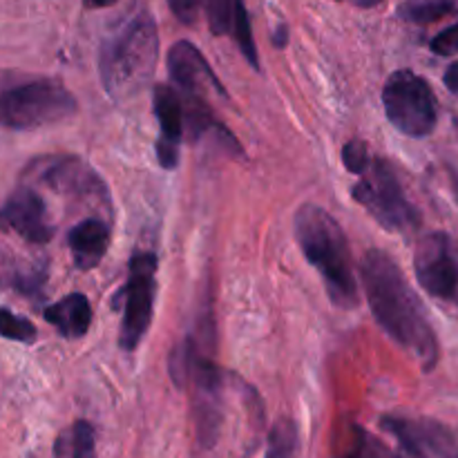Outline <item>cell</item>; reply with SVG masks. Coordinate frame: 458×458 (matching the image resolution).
<instances>
[{
  "label": "cell",
  "mask_w": 458,
  "mask_h": 458,
  "mask_svg": "<svg viewBox=\"0 0 458 458\" xmlns=\"http://www.w3.org/2000/svg\"><path fill=\"white\" fill-rule=\"evenodd\" d=\"M452 12H454V4L447 3V0H441V3L407 4V7L401 9V16L411 22H420V25H425V22H434Z\"/></svg>",
  "instance_id": "cell-20"
},
{
  "label": "cell",
  "mask_w": 458,
  "mask_h": 458,
  "mask_svg": "<svg viewBox=\"0 0 458 458\" xmlns=\"http://www.w3.org/2000/svg\"><path fill=\"white\" fill-rule=\"evenodd\" d=\"M0 228L16 233L30 244H47L54 237V228L47 222V206L43 197L30 188H18L0 206Z\"/></svg>",
  "instance_id": "cell-10"
},
{
  "label": "cell",
  "mask_w": 458,
  "mask_h": 458,
  "mask_svg": "<svg viewBox=\"0 0 458 458\" xmlns=\"http://www.w3.org/2000/svg\"><path fill=\"white\" fill-rule=\"evenodd\" d=\"M67 244H70L76 267L89 271L106 258L107 246H110V228L101 219H83L67 233Z\"/></svg>",
  "instance_id": "cell-13"
},
{
  "label": "cell",
  "mask_w": 458,
  "mask_h": 458,
  "mask_svg": "<svg viewBox=\"0 0 458 458\" xmlns=\"http://www.w3.org/2000/svg\"><path fill=\"white\" fill-rule=\"evenodd\" d=\"M380 425L411 458H458L456 434L438 420L383 416Z\"/></svg>",
  "instance_id": "cell-9"
},
{
  "label": "cell",
  "mask_w": 458,
  "mask_h": 458,
  "mask_svg": "<svg viewBox=\"0 0 458 458\" xmlns=\"http://www.w3.org/2000/svg\"><path fill=\"white\" fill-rule=\"evenodd\" d=\"M443 81H445V88L450 89V92L458 94V61L452 63V65L447 67L445 76H443Z\"/></svg>",
  "instance_id": "cell-26"
},
{
  "label": "cell",
  "mask_w": 458,
  "mask_h": 458,
  "mask_svg": "<svg viewBox=\"0 0 458 458\" xmlns=\"http://www.w3.org/2000/svg\"><path fill=\"white\" fill-rule=\"evenodd\" d=\"M429 47H432V52L438 54V56H452V54H456L458 52V22L456 25L447 27V30H443L441 34L434 36Z\"/></svg>",
  "instance_id": "cell-24"
},
{
  "label": "cell",
  "mask_w": 458,
  "mask_h": 458,
  "mask_svg": "<svg viewBox=\"0 0 458 458\" xmlns=\"http://www.w3.org/2000/svg\"><path fill=\"white\" fill-rule=\"evenodd\" d=\"M295 429L291 423H277L268 438V450L264 458H293Z\"/></svg>",
  "instance_id": "cell-22"
},
{
  "label": "cell",
  "mask_w": 458,
  "mask_h": 458,
  "mask_svg": "<svg viewBox=\"0 0 458 458\" xmlns=\"http://www.w3.org/2000/svg\"><path fill=\"white\" fill-rule=\"evenodd\" d=\"M155 276H157V255L137 253L130 262L128 282L119 291L123 300V318H121L119 344L123 352L132 353L141 344L143 335L150 329L152 309H155Z\"/></svg>",
  "instance_id": "cell-7"
},
{
  "label": "cell",
  "mask_w": 458,
  "mask_h": 458,
  "mask_svg": "<svg viewBox=\"0 0 458 458\" xmlns=\"http://www.w3.org/2000/svg\"><path fill=\"white\" fill-rule=\"evenodd\" d=\"M360 182L352 188V197L392 233H411L420 226V213L405 197L396 173L385 159H371Z\"/></svg>",
  "instance_id": "cell-5"
},
{
  "label": "cell",
  "mask_w": 458,
  "mask_h": 458,
  "mask_svg": "<svg viewBox=\"0 0 458 458\" xmlns=\"http://www.w3.org/2000/svg\"><path fill=\"white\" fill-rule=\"evenodd\" d=\"M343 161H344V168H347L349 173H353V174L365 173L367 165H369V161H371V155H369V150H367L365 141H360V139H353V141H349L343 150Z\"/></svg>",
  "instance_id": "cell-23"
},
{
  "label": "cell",
  "mask_w": 458,
  "mask_h": 458,
  "mask_svg": "<svg viewBox=\"0 0 458 458\" xmlns=\"http://www.w3.org/2000/svg\"><path fill=\"white\" fill-rule=\"evenodd\" d=\"M414 271L432 298L454 300L458 293V249L447 233L434 231L416 246Z\"/></svg>",
  "instance_id": "cell-8"
},
{
  "label": "cell",
  "mask_w": 458,
  "mask_h": 458,
  "mask_svg": "<svg viewBox=\"0 0 458 458\" xmlns=\"http://www.w3.org/2000/svg\"><path fill=\"white\" fill-rule=\"evenodd\" d=\"M155 114L159 121V139H157V159L161 168L174 170L179 164V146L183 137V103L174 88L157 85L155 88Z\"/></svg>",
  "instance_id": "cell-12"
},
{
  "label": "cell",
  "mask_w": 458,
  "mask_h": 458,
  "mask_svg": "<svg viewBox=\"0 0 458 458\" xmlns=\"http://www.w3.org/2000/svg\"><path fill=\"white\" fill-rule=\"evenodd\" d=\"M334 458H401V456H398L392 447L385 445L380 438H376L374 434L365 432L362 428L353 425L352 441H349V445Z\"/></svg>",
  "instance_id": "cell-16"
},
{
  "label": "cell",
  "mask_w": 458,
  "mask_h": 458,
  "mask_svg": "<svg viewBox=\"0 0 458 458\" xmlns=\"http://www.w3.org/2000/svg\"><path fill=\"white\" fill-rule=\"evenodd\" d=\"M0 335L13 340V343H34L36 327L25 318L7 311V309H0Z\"/></svg>",
  "instance_id": "cell-18"
},
{
  "label": "cell",
  "mask_w": 458,
  "mask_h": 458,
  "mask_svg": "<svg viewBox=\"0 0 458 458\" xmlns=\"http://www.w3.org/2000/svg\"><path fill=\"white\" fill-rule=\"evenodd\" d=\"M362 284L385 334L410 352L425 371L438 362V340L419 295L398 264L380 249H369L360 264Z\"/></svg>",
  "instance_id": "cell-1"
},
{
  "label": "cell",
  "mask_w": 458,
  "mask_h": 458,
  "mask_svg": "<svg viewBox=\"0 0 458 458\" xmlns=\"http://www.w3.org/2000/svg\"><path fill=\"white\" fill-rule=\"evenodd\" d=\"M43 182L52 186L54 191L61 192H81V195H89L92 191H103L101 182L88 173L83 164L74 157L70 159H58L43 173Z\"/></svg>",
  "instance_id": "cell-15"
},
{
  "label": "cell",
  "mask_w": 458,
  "mask_h": 458,
  "mask_svg": "<svg viewBox=\"0 0 458 458\" xmlns=\"http://www.w3.org/2000/svg\"><path fill=\"white\" fill-rule=\"evenodd\" d=\"M383 106L389 123L407 137L423 139L437 128V97L428 81L416 72L398 70L389 76L383 89Z\"/></svg>",
  "instance_id": "cell-6"
},
{
  "label": "cell",
  "mask_w": 458,
  "mask_h": 458,
  "mask_svg": "<svg viewBox=\"0 0 458 458\" xmlns=\"http://www.w3.org/2000/svg\"><path fill=\"white\" fill-rule=\"evenodd\" d=\"M116 0H85L88 7H107V4H114Z\"/></svg>",
  "instance_id": "cell-27"
},
{
  "label": "cell",
  "mask_w": 458,
  "mask_h": 458,
  "mask_svg": "<svg viewBox=\"0 0 458 458\" xmlns=\"http://www.w3.org/2000/svg\"><path fill=\"white\" fill-rule=\"evenodd\" d=\"M353 4H358V7H376V4H380L383 0H352Z\"/></svg>",
  "instance_id": "cell-28"
},
{
  "label": "cell",
  "mask_w": 458,
  "mask_h": 458,
  "mask_svg": "<svg viewBox=\"0 0 458 458\" xmlns=\"http://www.w3.org/2000/svg\"><path fill=\"white\" fill-rule=\"evenodd\" d=\"M79 103L70 89L54 79H27L0 88V125L34 130L76 114Z\"/></svg>",
  "instance_id": "cell-4"
},
{
  "label": "cell",
  "mask_w": 458,
  "mask_h": 458,
  "mask_svg": "<svg viewBox=\"0 0 458 458\" xmlns=\"http://www.w3.org/2000/svg\"><path fill=\"white\" fill-rule=\"evenodd\" d=\"M295 237L304 258L322 276L331 302L340 309L358 304L352 250L343 226L318 204L300 206L295 213Z\"/></svg>",
  "instance_id": "cell-2"
},
{
  "label": "cell",
  "mask_w": 458,
  "mask_h": 458,
  "mask_svg": "<svg viewBox=\"0 0 458 458\" xmlns=\"http://www.w3.org/2000/svg\"><path fill=\"white\" fill-rule=\"evenodd\" d=\"M233 31H235L237 45H240L246 61H249L255 70H259L258 49H255V40H253V27H250V18L244 7V0H235V9H233Z\"/></svg>",
  "instance_id": "cell-17"
},
{
  "label": "cell",
  "mask_w": 458,
  "mask_h": 458,
  "mask_svg": "<svg viewBox=\"0 0 458 458\" xmlns=\"http://www.w3.org/2000/svg\"><path fill=\"white\" fill-rule=\"evenodd\" d=\"M45 320L56 327L63 338H83L92 325V307L83 293H70L45 309Z\"/></svg>",
  "instance_id": "cell-14"
},
{
  "label": "cell",
  "mask_w": 458,
  "mask_h": 458,
  "mask_svg": "<svg viewBox=\"0 0 458 458\" xmlns=\"http://www.w3.org/2000/svg\"><path fill=\"white\" fill-rule=\"evenodd\" d=\"M70 456L72 458H97V445H94V429L92 425L79 420V423L72 428L70 437Z\"/></svg>",
  "instance_id": "cell-21"
},
{
  "label": "cell",
  "mask_w": 458,
  "mask_h": 458,
  "mask_svg": "<svg viewBox=\"0 0 458 458\" xmlns=\"http://www.w3.org/2000/svg\"><path fill=\"white\" fill-rule=\"evenodd\" d=\"M206 16H208L210 31L215 36H224L233 27V9L235 0H204Z\"/></svg>",
  "instance_id": "cell-19"
},
{
  "label": "cell",
  "mask_w": 458,
  "mask_h": 458,
  "mask_svg": "<svg viewBox=\"0 0 458 458\" xmlns=\"http://www.w3.org/2000/svg\"><path fill=\"white\" fill-rule=\"evenodd\" d=\"M204 0H168V7L183 25H192L199 16V9Z\"/></svg>",
  "instance_id": "cell-25"
},
{
  "label": "cell",
  "mask_w": 458,
  "mask_h": 458,
  "mask_svg": "<svg viewBox=\"0 0 458 458\" xmlns=\"http://www.w3.org/2000/svg\"><path fill=\"white\" fill-rule=\"evenodd\" d=\"M168 72L183 97H204V89L210 88L224 94L217 76L206 63L204 54L188 40H179L168 52Z\"/></svg>",
  "instance_id": "cell-11"
},
{
  "label": "cell",
  "mask_w": 458,
  "mask_h": 458,
  "mask_svg": "<svg viewBox=\"0 0 458 458\" xmlns=\"http://www.w3.org/2000/svg\"><path fill=\"white\" fill-rule=\"evenodd\" d=\"M159 52L157 25L148 12H139L119 31L103 40L98 67L106 92L114 101L132 97L152 79Z\"/></svg>",
  "instance_id": "cell-3"
}]
</instances>
